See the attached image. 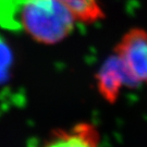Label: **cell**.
<instances>
[{
    "label": "cell",
    "instance_id": "1",
    "mask_svg": "<svg viewBox=\"0 0 147 147\" xmlns=\"http://www.w3.org/2000/svg\"><path fill=\"white\" fill-rule=\"evenodd\" d=\"M74 21L59 0H0V25L42 44L61 42L72 32Z\"/></svg>",
    "mask_w": 147,
    "mask_h": 147
},
{
    "label": "cell",
    "instance_id": "2",
    "mask_svg": "<svg viewBox=\"0 0 147 147\" xmlns=\"http://www.w3.org/2000/svg\"><path fill=\"white\" fill-rule=\"evenodd\" d=\"M125 71L127 86L147 85V32L132 28L115 48Z\"/></svg>",
    "mask_w": 147,
    "mask_h": 147
},
{
    "label": "cell",
    "instance_id": "3",
    "mask_svg": "<svg viewBox=\"0 0 147 147\" xmlns=\"http://www.w3.org/2000/svg\"><path fill=\"white\" fill-rule=\"evenodd\" d=\"M97 89L100 96L109 104H115L122 86H127V79L120 58L113 53L102 63L96 74Z\"/></svg>",
    "mask_w": 147,
    "mask_h": 147
},
{
    "label": "cell",
    "instance_id": "4",
    "mask_svg": "<svg viewBox=\"0 0 147 147\" xmlns=\"http://www.w3.org/2000/svg\"><path fill=\"white\" fill-rule=\"evenodd\" d=\"M42 147H99V133L90 123L57 130Z\"/></svg>",
    "mask_w": 147,
    "mask_h": 147
},
{
    "label": "cell",
    "instance_id": "5",
    "mask_svg": "<svg viewBox=\"0 0 147 147\" xmlns=\"http://www.w3.org/2000/svg\"><path fill=\"white\" fill-rule=\"evenodd\" d=\"M68 9L75 20L93 23L104 18L98 0H59Z\"/></svg>",
    "mask_w": 147,
    "mask_h": 147
},
{
    "label": "cell",
    "instance_id": "6",
    "mask_svg": "<svg viewBox=\"0 0 147 147\" xmlns=\"http://www.w3.org/2000/svg\"><path fill=\"white\" fill-rule=\"evenodd\" d=\"M13 67V53L10 46L0 35V86L9 82Z\"/></svg>",
    "mask_w": 147,
    "mask_h": 147
}]
</instances>
